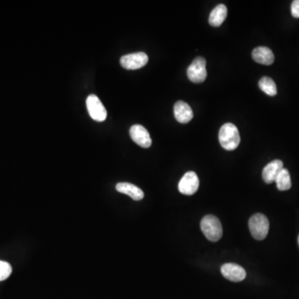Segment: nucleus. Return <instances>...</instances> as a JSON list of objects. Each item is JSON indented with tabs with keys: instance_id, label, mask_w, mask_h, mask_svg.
<instances>
[{
	"instance_id": "nucleus-1",
	"label": "nucleus",
	"mask_w": 299,
	"mask_h": 299,
	"mask_svg": "<svg viewBox=\"0 0 299 299\" xmlns=\"http://www.w3.org/2000/svg\"><path fill=\"white\" fill-rule=\"evenodd\" d=\"M220 145L226 151H233L240 143V132L233 123H225L219 132Z\"/></svg>"
},
{
	"instance_id": "nucleus-2",
	"label": "nucleus",
	"mask_w": 299,
	"mask_h": 299,
	"mask_svg": "<svg viewBox=\"0 0 299 299\" xmlns=\"http://www.w3.org/2000/svg\"><path fill=\"white\" fill-rule=\"evenodd\" d=\"M200 228L209 241L217 242L222 237V225L216 216L211 215L205 216L200 222Z\"/></svg>"
},
{
	"instance_id": "nucleus-3",
	"label": "nucleus",
	"mask_w": 299,
	"mask_h": 299,
	"mask_svg": "<svg viewBox=\"0 0 299 299\" xmlns=\"http://www.w3.org/2000/svg\"><path fill=\"white\" fill-rule=\"evenodd\" d=\"M249 227L251 234L255 240H263L268 236L269 222L263 213H255L249 219Z\"/></svg>"
},
{
	"instance_id": "nucleus-4",
	"label": "nucleus",
	"mask_w": 299,
	"mask_h": 299,
	"mask_svg": "<svg viewBox=\"0 0 299 299\" xmlns=\"http://www.w3.org/2000/svg\"><path fill=\"white\" fill-rule=\"evenodd\" d=\"M187 76L194 83H201L206 79V60L203 57H197L189 65Z\"/></svg>"
},
{
	"instance_id": "nucleus-5",
	"label": "nucleus",
	"mask_w": 299,
	"mask_h": 299,
	"mask_svg": "<svg viewBox=\"0 0 299 299\" xmlns=\"http://www.w3.org/2000/svg\"><path fill=\"white\" fill-rule=\"evenodd\" d=\"M87 108L90 117L97 121H104L106 119L108 112L101 100L96 95H90L87 98Z\"/></svg>"
},
{
	"instance_id": "nucleus-6",
	"label": "nucleus",
	"mask_w": 299,
	"mask_h": 299,
	"mask_svg": "<svg viewBox=\"0 0 299 299\" xmlns=\"http://www.w3.org/2000/svg\"><path fill=\"white\" fill-rule=\"evenodd\" d=\"M200 181L196 172H189L185 173L179 182V191L185 196H192L198 190Z\"/></svg>"
},
{
	"instance_id": "nucleus-7",
	"label": "nucleus",
	"mask_w": 299,
	"mask_h": 299,
	"mask_svg": "<svg viewBox=\"0 0 299 299\" xmlns=\"http://www.w3.org/2000/svg\"><path fill=\"white\" fill-rule=\"evenodd\" d=\"M121 66L127 70H136L145 66L148 62V56L146 53H135L121 57L120 60Z\"/></svg>"
},
{
	"instance_id": "nucleus-8",
	"label": "nucleus",
	"mask_w": 299,
	"mask_h": 299,
	"mask_svg": "<svg viewBox=\"0 0 299 299\" xmlns=\"http://www.w3.org/2000/svg\"><path fill=\"white\" fill-rule=\"evenodd\" d=\"M130 136L132 141L141 147L149 148L152 145L151 136L143 125H132L130 129Z\"/></svg>"
},
{
	"instance_id": "nucleus-9",
	"label": "nucleus",
	"mask_w": 299,
	"mask_h": 299,
	"mask_svg": "<svg viewBox=\"0 0 299 299\" xmlns=\"http://www.w3.org/2000/svg\"><path fill=\"white\" fill-rule=\"evenodd\" d=\"M221 273L229 281L241 282L246 277V271L243 267L236 264H225L221 267Z\"/></svg>"
},
{
	"instance_id": "nucleus-10",
	"label": "nucleus",
	"mask_w": 299,
	"mask_h": 299,
	"mask_svg": "<svg viewBox=\"0 0 299 299\" xmlns=\"http://www.w3.org/2000/svg\"><path fill=\"white\" fill-rule=\"evenodd\" d=\"M283 169H284V163L280 160H274L268 163L262 172V176L264 182L267 184L275 182L276 178Z\"/></svg>"
},
{
	"instance_id": "nucleus-11",
	"label": "nucleus",
	"mask_w": 299,
	"mask_h": 299,
	"mask_svg": "<svg viewBox=\"0 0 299 299\" xmlns=\"http://www.w3.org/2000/svg\"><path fill=\"white\" fill-rule=\"evenodd\" d=\"M175 117L180 123H188L194 117L193 111L189 104L185 101H179L175 104Z\"/></svg>"
},
{
	"instance_id": "nucleus-12",
	"label": "nucleus",
	"mask_w": 299,
	"mask_h": 299,
	"mask_svg": "<svg viewBox=\"0 0 299 299\" xmlns=\"http://www.w3.org/2000/svg\"><path fill=\"white\" fill-rule=\"evenodd\" d=\"M253 59L258 63L271 65L274 62V55L270 49L267 47H258L252 52Z\"/></svg>"
},
{
	"instance_id": "nucleus-13",
	"label": "nucleus",
	"mask_w": 299,
	"mask_h": 299,
	"mask_svg": "<svg viewBox=\"0 0 299 299\" xmlns=\"http://www.w3.org/2000/svg\"><path fill=\"white\" fill-rule=\"evenodd\" d=\"M116 189L120 193L125 194L130 196L132 200H141L144 198V193L137 185L127 182L118 183L116 185Z\"/></svg>"
},
{
	"instance_id": "nucleus-14",
	"label": "nucleus",
	"mask_w": 299,
	"mask_h": 299,
	"mask_svg": "<svg viewBox=\"0 0 299 299\" xmlns=\"http://www.w3.org/2000/svg\"><path fill=\"white\" fill-rule=\"evenodd\" d=\"M228 10L224 5H219L212 10L209 14V25L213 27H219L226 19Z\"/></svg>"
},
{
	"instance_id": "nucleus-15",
	"label": "nucleus",
	"mask_w": 299,
	"mask_h": 299,
	"mask_svg": "<svg viewBox=\"0 0 299 299\" xmlns=\"http://www.w3.org/2000/svg\"><path fill=\"white\" fill-rule=\"evenodd\" d=\"M275 182L277 185V189L281 191H285V190H288L290 189L292 187V181H291L290 174H289L288 169H284V168L282 169L276 178Z\"/></svg>"
},
{
	"instance_id": "nucleus-16",
	"label": "nucleus",
	"mask_w": 299,
	"mask_h": 299,
	"mask_svg": "<svg viewBox=\"0 0 299 299\" xmlns=\"http://www.w3.org/2000/svg\"><path fill=\"white\" fill-rule=\"evenodd\" d=\"M259 87L264 93L270 97H274L277 95V86L274 81L268 77H262L259 81Z\"/></svg>"
},
{
	"instance_id": "nucleus-17",
	"label": "nucleus",
	"mask_w": 299,
	"mask_h": 299,
	"mask_svg": "<svg viewBox=\"0 0 299 299\" xmlns=\"http://www.w3.org/2000/svg\"><path fill=\"white\" fill-rule=\"evenodd\" d=\"M12 267L9 263L0 260V281H4L11 275Z\"/></svg>"
},
{
	"instance_id": "nucleus-18",
	"label": "nucleus",
	"mask_w": 299,
	"mask_h": 299,
	"mask_svg": "<svg viewBox=\"0 0 299 299\" xmlns=\"http://www.w3.org/2000/svg\"><path fill=\"white\" fill-rule=\"evenodd\" d=\"M291 13L294 18H299V0H294L292 3Z\"/></svg>"
},
{
	"instance_id": "nucleus-19",
	"label": "nucleus",
	"mask_w": 299,
	"mask_h": 299,
	"mask_svg": "<svg viewBox=\"0 0 299 299\" xmlns=\"http://www.w3.org/2000/svg\"><path fill=\"white\" fill-rule=\"evenodd\" d=\"M297 241H298V245H299V236H298V239H297Z\"/></svg>"
}]
</instances>
